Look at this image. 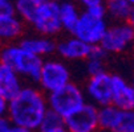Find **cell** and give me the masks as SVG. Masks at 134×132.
Segmentation results:
<instances>
[{
    "mask_svg": "<svg viewBox=\"0 0 134 132\" xmlns=\"http://www.w3.org/2000/svg\"><path fill=\"white\" fill-rule=\"evenodd\" d=\"M49 110L48 99L44 92L33 86H24L21 91L8 104V119L29 131H36L41 125Z\"/></svg>",
    "mask_w": 134,
    "mask_h": 132,
    "instance_id": "cell-1",
    "label": "cell"
},
{
    "mask_svg": "<svg viewBox=\"0 0 134 132\" xmlns=\"http://www.w3.org/2000/svg\"><path fill=\"white\" fill-rule=\"evenodd\" d=\"M106 16L108 12L105 4L84 9L72 34L92 46H98L109 28Z\"/></svg>",
    "mask_w": 134,
    "mask_h": 132,
    "instance_id": "cell-2",
    "label": "cell"
},
{
    "mask_svg": "<svg viewBox=\"0 0 134 132\" xmlns=\"http://www.w3.org/2000/svg\"><path fill=\"white\" fill-rule=\"evenodd\" d=\"M43 61V58L29 53L19 44L3 46L0 50V62L12 67L21 78L32 82L39 81Z\"/></svg>",
    "mask_w": 134,
    "mask_h": 132,
    "instance_id": "cell-3",
    "label": "cell"
},
{
    "mask_svg": "<svg viewBox=\"0 0 134 132\" xmlns=\"http://www.w3.org/2000/svg\"><path fill=\"white\" fill-rule=\"evenodd\" d=\"M47 99L49 110L54 111L56 114H59L64 119L88 102L85 97V91L73 82L48 94Z\"/></svg>",
    "mask_w": 134,
    "mask_h": 132,
    "instance_id": "cell-4",
    "label": "cell"
},
{
    "mask_svg": "<svg viewBox=\"0 0 134 132\" xmlns=\"http://www.w3.org/2000/svg\"><path fill=\"white\" fill-rule=\"evenodd\" d=\"M70 70L61 58H45L39 75L40 90L51 94L70 83Z\"/></svg>",
    "mask_w": 134,
    "mask_h": 132,
    "instance_id": "cell-5",
    "label": "cell"
},
{
    "mask_svg": "<svg viewBox=\"0 0 134 132\" xmlns=\"http://www.w3.org/2000/svg\"><path fill=\"white\" fill-rule=\"evenodd\" d=\"M134 45V29L129 21L109 25L100 46L108 54H116L129 50Z\"/></svg>",
    "mask_w": 134,
    "mask_h": 132,
    "instance_id": "cell-6",
    "label": "cell"
},
{
    "mask_svg": "<svg viewBox=\"0 0 134 132\" xmlns=\"http://www.w3.org/2000/svg\"><path fill=\"white\" fill-rule=\"evenodd\" d=\"M31 25L41 36L53 37L59 34L63 30L60 18V3L44 0Z\"/></svg>",
    "mask_w": 134,
    "mask_h": 132,
    "instance_id": "cell-7",
    "label": "cell"
},
{
    "mask_svg": "<svg viewBox=\"0 0 134 132\" xmlns=\"http://www.w3.org/2000/svg\"><path fill=\"white\" fill-rule=\"evenodd\" d=\"M85 97L88 102L96 104L97 107H105L111 104L113 97V74L108 71L100 73L89 77L85 85Z\"/></svg>",
    "mask_w": 134,
    "mask_h": 132,
    "instance_id": "cell-8",
    "label": "cell"
},
{
    "mask_svg": "<svg viewBox=\"0 0 134 132\" xmlns=\"http://www.w3.org/2000/svg\"><path fill=\"white\" fill-rule=\"evenodd\" d=\"M65 128L68 132H97L100 129V107L86 102L65 118Z\"/></svg>",
    "mask_w": 134,
    "mask_h": 132,
    "instance_id": "cell-9",
    "label": "cell"
},
{
    "mask_svg": "<svg viewBox=\"0 0 134 132\" xmlns=\"http://www.w3.org/2000/svg\"><path fill=\"white\" fill-rule=\"evenodd\" d=\"M94 46L86 44L85 41L77 39L76 36H70L68 39L57 42L56 53L59 57L65 61H86L92 54Z\"/></svg>",
    "mask_w": 134,
    "mask_h": 132,
    "instance_id": "cell-10",
    "label": "cell"
},
{
    "mask_svg": "<svg viewBox=\"0 0 134 132\" xmlns=\"http://www.w3.org/2000/svg\"><path fill=\"white\" fill-rule=\"evenodd\" d=\"M111 104L120 110H134V86L120 74H113Z\"/></svg>",
    "mask_w": 134,
    "mask_h": 132,
    "instance_id": "cell-11",
    "label": "cell"
},
{
    "mask_svg": "<svg viewBox=\"0 0 134 132\" xmlns=\"http://www.w3.org/2000/svg\"><path fill=\"white\" fill-rule=\"evenodd\" d=\"M19 45L23 46L29 53L40 57V58L49 57V55L53 54L57 49V42L52 39V37L41 36V34L21 39L19 41Z\"/></svg>",
    "mask_w": 134,
    "mask_h": 132,
    "instance_id": "cell-12",
    "label": "cell"
},
{
    "mask_svg": "<svg viewBox=\"0 0 134 132\" xmlns=\"http://www.w3.org/2000/svg\"><path fill=\"white\" fill-rule=\"evenodd\" d=\"M23 87L20 75L12 67L0 62V94L11 100L21 91Z\"/></svg>",
    "mask_w": 134,
    "mask_h": 132,
    "instance_id": "cell-13",
    "label": "cell"
},
{
    "mask_svg": "<svg viewBox=\"0 0 134 132\" xmlns=\"http://www.w3.org/2000/svg\"><path fill=\"white\" fill-rule=\"evenodd\" d=\"M23 33V20L16 13L0 17V40L13 41Z\"/></svg>",
    "mask_w": 134,
    "mask_h": 132,
    "instance_id": "cell-14",
    "label": "cell"
},
{
    "mask_svg": "<svg viewBox=\"0 0 134 132\" xmlns=\"http://www.w3.org/2000/svg\"><path fill=\"white\" fill-rule=\"evenodd\" d=\"M81 12L82 11H80L77 4L70 2V0L61 2L60 3V18H61L63 30H66L72 34V32L74 30L76 25H77L80 20Z\"/></svg>",
    "mask_w": 134,
    "mask_h": 132,
    "instance_id": "cell-15",
    "label": "cell"
},
{
    "mask_svg": "<svg viewBox=\"0 0 134 132\" xmlns=\"http://www.w3.org/2000/svg\"><path fill=\"white\" fill-rule=\"evenodd\" d=\"M43 3L44 0H13L15 13L21 18L23 23L31 25Z\"/></svg>",
    "mask_w": 134,
    "mask_h": 132,
    "instance_id": "cell-16",
    "label": "cell"
},
{
    "mask_svg": "<svg viewBox=\"0 0 134 132\" xmlns=\"http://www.w3.org/2000/svg\"><path fill=\"white\" fill-rule=\"evenodd\" d=\"M105 5H106L108 15L117 23L129 21L130 15L134 8L127 0H110V2L105 3Z\"/></svg>",
    "mask_w": 134,
    "mask_h": 132,
    "instance_id": "cell-17",
    "label": "cell"
},
{
    "mask_svg": "<svg viewBox=\"0 0 134 132\" xmlns=\"http://www.w3.org/2000/svg\"><path fill=\"white\" fill-rule=\"evenodd\" d=\"M106 57H108V53H106L100 45L93 48L92 54L89 55V58L85 61V70H86V73H88L89 77L106 71V70H105Z\"/></svg>",
    "mask_w": 134,
    "mask_h": 132,
    "instance_id": "cell-18",
    "label": "cell"
},
{
    "mask_svg": "<svg viewBox=\"0 0 134 132\" xmlns=\"http://www.w3.org/2000/svg\"><path fill=\"white\" fill-rule=\"evenodd\" d=\"M120 108L109 104L105 107L100 108V129H106V131H114L120 116Z\"/></svg>",
    "mask_w": 134,
    "mask_h": 132,
    "instance_id": "cell-19",
    "label": "cell"
},
{
    "mask_svg": "<svg viewBox=\"0 0 134 132\" xmlns=\"http://www.w3.org/2000/svg\"><path fill=\"white\" fill-rule=\"evenodd\" d=\"M65 127V119L63 116H60L59 114H56L54 111L48 110L45 118L41 122V125L39 128L40 132H51L59 128H64Z\"/></svg>",
    "mask_w": 134,
    "mask_h": 132,
    "instance_id": "cell-20",
    "label": "cell"
},
{
    "mask_svg": "<svg viewBox=\"0 0 134 132\" xmlns=\"http://www.w3.org/2000/svg\"><path fill=\"white\" fill-rule=\"evenodd\" d=\"M113 132H134V110H121Z\"/></svg>",
    "mask_w": 134,
    "mask_h": 132,
    "instance_id": "cell-21",
    "label": "cell"
},
{
    "mask_svg": "<svg viewBox=\"0 0 134 132\" xmlns=\"http://www.w3.org/2000/svg\"><path fill=\"white\" fill-rule=\"evenodd\" d=\"M15 13V5L11 0H4L0 2V17L7 16V15H13Z\"/></svg>",
    "mask_w": 134,
    "mask_h": 132,
    "instance_id": "cell-22",
    "label": "cell"
},
{
    "mask_svg": "<svg viewBox=\"0 0 134 132\" xmlns=\"http://www.w3.org/2000/svg\"><path fill=\"white\" fill-rule=\"evenodd\" d=\"M77 2L79 4H81L84 7V9L86 8H90V7H94V5H100V4H105L104 0H74Z\"/></svg>",
    "mask_w": 134,
    "mask_h": 132,
    "instance_id": "cell-23",
    "label": "cell"
},
{
    "mask_svg": "<svg viewBox=\"0 0 134 132\" xmlns=\"http://www.w3.org/2000/svg\"><path fill=\"white\" fill-rule=\"evenodd\" d=\"M8 104H9V100L0 94V118L7 116V114H8Z\"/></svg>",
    "mask_w": 134,
    "mask_h": 132,
    "instance_id": "cell-24",
    "label": "cell"
},
{
    "mask_svg": "<svg viewBox=\"0 0 134 132\" xmlns=\"http://www.w3.org/2000/svg\"><path fill=\"white\" fill-rule=\"evenodd\" d=\"M12 122L8 119V116L0 118V132H7V129L11 127Z\"/></svg>",
    "mask_w": 134,
    "mask_h": 132,
    "instance_id": "cell-25",
    "label": "cell"
},
{
    "mask_svg": "<svg viewBox=\"0 0 134 132\" xmlns=\"http://www.w3.org/2000/svg\"><path fill=\"white\" fill-rule=\"evenodd\" d=\"M7 132H33V131H29L24 127H20V125H16V124H11V127L7 129Z\"/></svg>",
    "mask_w": 134,
    "mask_h": 132,
    "instance_id": "cell-26",
    "label": "cell"
},
{
    "mask_svg": "<svg viewBox=\"0 0 134 132\" xmlns=\"http://www.w3.org/2000/svg\"><path fill=\"white\" fill-rule=\"evenodd\" d=\"M129 23H130V25H131V27H133V29H134V8H133V12H131V15H130Z\"/></svg>",
    "mask_w": 134,
    "mask_h": 132,
    "instance_id": "cell-27",
    "label": "cell"
},
{
    "mask_svg": "<svg viewBox=\"0 0 134 132\" xmlns=\"http://www.w3.org/2000/svg\"><path fill=\"white\" fill-rule=\"evenodd\" d=\"M51 132H68V131H66V128L64 127V128H59V129H54V131H51Z\"/></svg>",
    "mask_w": 134,
    "mask_h": 132,
    "instance_id": "cell-28",
    "label": "cell"
},
{
    "mask_svg": "<svg viewBox=\"0 0 134 132\" xmlns=\"http://www.w3.org/2000/svg\"><path fill=\"white\" fill-rule=\"evenodd\" d=\"M97 132H113V131H106V129H98Z\"/></svg>",
    "mask_w": 134,
    "mask_h": 132,
    "instance_id": "cell-29",
    "label": "cell"
},
{
    "mask_svg": "<svg viewBox=\"0 0 134 132\" xmlns=\"http://www.w3.org/2000/svg\"><path fill=\"white\" fill-rule=\"evenodd\" d=\"M49 2H57V3H61V2H65V0H49Z\"/></svg>",
    "mask_w": 134,
    "mask_h": 132,
    "instance_id": "cell-30",
    "label": "cell"
},
{
    "mask_svg": "<svg viewBox=\"0 0 134 132\" xmlns=\"http://www.w3.org/2000/svg\"><path fill=\"white\" fill-rule=\"evenodd\" d=\"M127 2H129V3H130V4L134 7V0H127Z\"/></svg>",
    "mask_w": 134,
    "mask_h": 132,
    "instance_id": "cell-31",
    "label": "cell"
},
{
    "mask_svg": "<svg viewBox=\"0 0 134 132\" xmlns=\"http://www.w3.org/2000/svg\"><path fill=\"white\" fill-rule=\"evenodd\" d=\"M2 48H3V41L0 40V50H2Z\"/></svg>",
    "mask_w": 134,
    "mask_h": 132,
    "instance_id": "cell-32",
    "label": "cell"
},
{
    "mask_svg": "<svg viewBox=\"0 0 134 132\" xmlns=\"http://www.w3.org/2000/svg\"><path fill=\"white\" fill-rule=\"evenodd\" d=\"M104 2H105V3H108V2H110V0H104Z\"/></svg>",
    "mask_w": 134,
    "mask_h": 132,
    "instance_id": "cell-33",
    "label": "cell"
},
{
    "mask_svg": "<svg viewBox=\"0 0 134 132\" xmlns=\"http://www.w3.org/2000/svg\"><path fill=\"white\" fill-rule=\"evenodd\" d=\"M131 83H133V86H134V78H133V81H131Z\"/></svg>",
    "mask_w": 134,
    "mask_h": 132,
    "instance_id": "cell-34",
    "label": "cell"
},
{
    "mask_svg": "<svg viewBox=\"0 0 134 132\" xmlns=\"http://www.w3.org/2000/svg\"><path fill=\"white\" fill-rule=\"evenodd\" d=\"M0 2H4V0H0Z\"/></svg>",
    "mask_w": 134,
    "mask_h": 132,
    "instance_id": "cell-35",
    "label": "cell"
}]
</instances>
